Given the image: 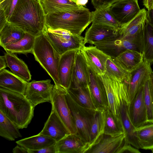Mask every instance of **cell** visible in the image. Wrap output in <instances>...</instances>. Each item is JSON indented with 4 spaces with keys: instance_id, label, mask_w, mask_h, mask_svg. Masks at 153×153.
<instances>
[{
    "instance_id": "44",
    "label": "cell",
    "mask_w": 153,
    "mask_h": 153,
    "mask_svg": "<svg viewBox=\"0 0 153 153\" xmlns=\"http://www.w3.org/2000/svg\"><path fill=\"white\" fill-rule=\"evenodd\" d=\"M146 22L153 28V5L150 10L147 11Z\"/></svg>"
},
{
    "instance_id": "39",
    "label": "cell",
    "mask_w": 153,
    "mask_h": 153,
    "mask_svg": "<svg viewBox=\"0 0 153 153\" xmlns=\"http://www.w3.org/2000/svg\"><path fill=\"white\" fill-rule=\"evenodd\" d=\"M18 0H0V9L4 11L6 18L9 20Z\"/></svg>"
},
{
    "instance_id": "34",
    "label": "cell",
    "mask_w": 153,
    "mask_h": 153,
    "mask_svg": "<svg viewBox=\"0 0 153 153\" xmlns=\"http://www.w3.org/2000/svg\"><path fill=\"white\" fill-rule=\"evenodd\" d=\"M19 128L0 110V136L10 141L22 137Z\"/></svg>"
},
{
    "instance_id": "41",
    "label": "cell",
    "mask_w": 153,
    "mask_h": 153,
    "mask_svg": "<svg viewBox=\"0 0 153 153\" xmlns=\"http://www.w3.org/2000/svg\"><path fill=\"white\" fill-rule=\"evenodd\" d=\"M130 144L125 142L117 153H140L138 149L134 148Z\"/></svg>"
},
{
    "instance_id": "2",
    "label": "cell",
    "mask_w": 153,
    "mask_h": 153,
    "mask_svg": "<svg viewBox=\"0 0 153 153\" xmlns=\"http://www.w3.org/2000/svg\"><path fill=\"white\" fill-rule=\"evenodd\" d=\"M34 109L24 94L0 87V110L19 129L27 128L34 116Z\"/></svg>"
},
{
    "instance_id": "36",
    "label": "cell",
    "mask_w": 153,
    "mask_h": 153,
    "mask_svg": "<svg viewBox=\"0 0 153 153\" xmlns=\"http://www.w3.org/2000/svg\"><path fill=\"white\" fill-rule=\"evenodd\" d=\"M142 53L144 61L151 65L153 63V28L146 22L143 35Z\"/></svg>"
},
{
    "instance_id": "6",
    "label": "cell",
    "mask_w": 153,
    "mask_h": 153,
    "mask_svg": "<svg viewBox=\"0 0 153 153\" xmlns=\"http://www.w3.org/2000/svg\"><path fill=\"white\" fill-rule=\"evenodd\" d=\"M65 96L75 122L77 134L88 144L91 128L96 110L85 108L78 105L72 98L68 90Z\"/></svg>"
},
{
    "instance_id": "26",
    "label": "cell",
    "mask_w": 153,
    "mask_h": 153,
    "mask_svg": "<svg viewBox=\"0 0 153 153\" xmlns=\"http://www.w3.org/2000/svg\"><path fill=\"white\" fill-rule=\"evenodd\" d=\"M68 92L74 101L80 106L97 110L89 86L76 88L71 87L68 90Z\"/></svg>"
},
{
    "instance_id": "48",
    "label": "cell",
    "mask_w": 153,
    "mask_h": 153,
    "mask_svg": "<svg viewBox=\"0 0 153 153\" xmlns=\"http://www.w3.org/2000/svg\"><path fill=\"white\" fill-rule=\"evenodd\" d=\"M88 1V0H76V3L78 5L85 6Z\"/></svg>"
},
{
    "instance_id": "12",
    "label": "cell",
    "mask_w": 153,
    "mask_h": 153,
    "mask_svg": "<svg viewBox=\"0 0 153 153\" xmlns=\"http://www.w3.org/2000/svg\"><path fill=\"white\" fill-rule=\"evenodd\" d=\"M99 76L106 91L108 108L115 116L121 118L119 112L120 95L122 81L105 74Z\"/></svg>"
},
{
    "instance_id": "28",
    "label": "cell",
    "mask_w": 153,
    "mask_h": 153,
    "mask_svg": "<svg viewBox=\"0 0 153 153\" xmlns=\"http://www.w3.org/2000/svg\"><path fill=\"white\" fill-rule=\"evenodd\" d=\"M46 15L82 7L72 0H40Z\"/></svg>"
},
{
    "instance_id": "16",
    "label": "cell",
    "mask_w": 153,
    "mask_h": 153,
    "mask_svg": "<svg viewBox=\"0 0 153 153\" xmlns=\"http://www.w3.org/2000/svg\"><path fill=\"white\" fill-rule=\"evenodd\" d=\"M56 153H86L88 143L76 134H69L56 142Z\"/></svg>"
},
{
    "instance_id": "22",
    "label": "cell",
    "mask_w": 153,
    "mask_h": 153,
    "mask_svg": "<svg viewBox=\"0 0 153 153\" xmlns=\"http://www.w3.org/2000/svg\"><path fill=\"white\" fill-rule=\"evenodd\" d=\"M147 11L145 8L140 9L132 20L121 26L118 29V34L123 38H126L143 33L146 22Z\"/></svg>"
},
{
    "instance_id": "15",
    "label": "cell",
    "mask_w": 153,
    "mask_h": 153,
    "mask_svg": "<svg viewBox=\"0 0 153 153\" xmlns=\"http://www.w3.org/2000/svg\"><path fill=\"white\" fill-rule=\"evenodd\" d=\"M143 86L139 90L128 106L130 120L135 128L147 123V114Z\"/></svg>"
},
{
    "instance_id": "3",
    "label": "cell",
    "mask_w": 153,
    "mask_h": 153,
    "mask_svg": "<svg viewBox=\"0 0 153 153\" xmlns=\"http://www.w3.org/2000/svg\"><path fill=\"white\" fill-rule=\"evenodd\" d=\"M92 22L91 13L83 6L46 16V26L51 29H61L81 35Z\"/></svg>"
},
{
    "instance_id": "30",
    "label": "cell",
    "mask_w": 153,
    "mask_h": 153,
    "mask_svg": "<svg viewBox=\"0 0 153 153\" xmlns=\"http://www.w3.org/2000/svg\"><path fill=\"white\" fill-rule=\"evenodd\" d=\"M35 37L25 33L24 37L16 42L2 47L6 52L12 53L27 54L32 53Z\"/></svg>"
},
{
    "instance_id": "23",
    "label": "cell",
    "mask_w": 153,
    "mask_h": 153,
    "mask_svg": "<svg viewBox=\"0 0 153 153\" xmlns=\"http://www.w3.org/2000/svg\"><path fill=\"white\" fill-rule=\"evenodd\" d=\"M28 82L5 69L0 70V87L24 95Z\"/></svg>"
},
{
    "instance_id": "45",
    "label": "cell",
    "mask_w": 153,
    "mask_h": 153,
    "mask_svg": "<svg viewBox=\"0 0 153 153\" xmlns=\"http://www.w3.org/2000/svg\"><path fill=\"white\" fill-rule=\"evenodd\" d=\"M12 152L13 153H28V150L18 145L13 149Z\"/></svg>"
},
{
    "instance_id": "10",
    "label": "cell",
    "mask_w": 153,
    "mask_h": 153,
    "mask_svg": "<svg viewBox=\"0 0 153 153\" xmlns=\"http://www.w3.org/2000/svg\"><path fill=\"white\" fill-rule=\"evenodd\" d=\"M140 10L138 0H119L110 7L111 13L121 26L132 20Z\"/></svg>"
},
{
    "instance_id": "11",
    "label": "cell",
    "mask_w": 153,
    "mask_h": 153,
    "mask_svg": "<svg viewBox=\"0 0 153 153\" xmlns=\"http://www.w3.org/2000/svg\"><path fill=\"white\" fill-rule=\"evenodd\" d=\"M151 65L144 61L140 66L131 73L130 79L126 83L129 104L153 73Z\"/></svg>"
},
{
    "instance_id": "25",
    "label": "cell",
    "mask_w": 153,
    "mask_h": 153,
    "mask_svg": "<svg viewBox=\"0 0 153 153\" xmlns=\"http://www.w3.org/2000/svg\"><path fill=\"white\" fill-rule=\"evenodd\" d=\"M115 58L126 69L131 73L138 68L144 62L142 53L134 50H126Z\"/></svg>"
},
{
    "instance_id": "46",
    "label": "cell",
    "mask_w": 153,
    "mask_h": 153,
    "mask_svg": "<svg viewBox=\"0 0 153 153\" xmlns=\"http://www.w3.org/2000/svg\"><path fill=\"white\" fill-rule=\"evenodd\" d=\"M7 66L6 59L5 56H0V70L5 69Z\"/></svg>"
},
{
    "instance_id": "37",
    "label": "cell",
    "mask_w": 153,
    "mask_h": 153,
    "mask_svg": "<svg viewBox=\"0 0 153 153\" xmlns=\"http://www.w3.org/2000/svg\"><path fill=\"white\" fill-rule=\"evenodd\" d=\"M91 13L92 23L105 25L117 29L121 26L111 13L110 7L95 10Z\"/></svg>"
},
{
    "instance_id": "24",
    "label": "cell",
    "mask_w": 153,
    "mask_h": 153,
    "mask_svg": "<svg viewBox=\"0 0 153 153\" xmlns=\"http://www.w3.org/2000/svg\"><path fill=\"white\" fill-rule=\"evenodd\" d=\"M7 66L14 74L29 82L31 75L27 65L13 53L6 52L4 55Z\"/></svg>"
},
{
    "instance_id": "27",
    "label": "cell",
    "mask_w": 153,
    "mask_h": 153,
    "mask_svg": "<svg viewBox=\"0 0 153 153\" xmlns=\"http://www.w3.org/2000/svg\"><path fill=\"white\" fill-rule=\"evenodd\" d=\"M104 134L117 137L125 133L121 118L115 116L108 108L104 111Z\"/></svg>"
},
{
    "instance_id": "9",
    "label": "cell",
    "mask_w": 153,
    "mask_h": 153,
    "mask_svg": "<svg viewBox=\"0 0 153 153\" xmlns=\"http://www.w3.org/2000/svg\"><path fill=\"white\" fill-rule=\"evenodd\" d=\"M120 98V114L126 135L125 142L139 149L140 148L135 131V128L132 124L128 114L126 84L124 81L121 83Z\"/></svg>"
},
{
    "instance_id": "1",
    "label": "cell",
    "mask_w": 153,
    "mask_h": 153,
    "mask_svg": "<svg viewBox=\"0 0 153 153\" xmlns=\"http://www.w3.org/2000/svg\"><path fill=\"white\" fill-rule=\"evenodd\" d=\"M46 16L40 1L18 0L8 22L36 37L44 31Z\"/></svg>"
},
{
    "instance_id": "49",
    "label": "cell",
    "mask_w": 153,
    "mask_h": 153,
    "mask_svg": "<svg viewBox=\"0 0 153 153\" xmlns=\"http://www.w3.org/2000/svg\"><path fill=\"white\" fill-rule=\"evenodd\" d=\"M150 79L153 92V73L151 75Z\"/></svg>"
},
{
    "instance_id": "17",
    "label": "cell",
    "mask_w": 153,
    "mask_h": 153,
    "mask_svg": "<svg viewBox=\"0 0 153 153\" xmlns=\"http://www.w3.org/2000/svg\"><path fill=\"white\" fill-rule=\"evenodd\" d=\"M125 133L117 137L103 134L86 153H117L124 143Z\"/></svg>"
},
{
    "instance_id": "35",
    "label": "cell",
    "mask_w": 153,
    "mask_h": 153,
    "mask_svg": "<svg viewBox=\"0 0 153 153\" xmlns=\"http://www.w3.org/2000/svg\"><path fill=\"white\" fill-rule=\"evenodd\" d=\"M105 74L126 83L128 82L131 76V73L126 69L115 58L111 57L107 60Z\"/></svg>"
},
{
    "instance_id": "42",
    "label": "cell",
    "mask_w": 153,
    "mask_h": 153,
    "mask_svg": "<svg viewBox=\"0 0 153 153\" xmlns=\"http://www.w3.org/2000/svg\"><path fill=\"white\" fill-rule=\"evenodd\" d=\"M56 143L36 150H28V153H56Z\"/></svg>"
},
{
    "instance_id": "29",
    "label": "cell",
    "mask_w": 153,
    "mask_h": 153,
    "mask_svg": "<svg viewBox=\"0 0 153 153\" xmlns=\"http://www.w3.org/2000/svg\"><path fill=\"white\" fill-rule=\"evenodd\" d=\"M56 141L49 137L39 134L25 138L16 142L17 144L28 150H36L56 143Z\"/></svg>"
},
{
    "instance_id": "33",
    "label": "cell",
    "mask_w": 153,
    "mask_h": 153,
    "mask_svg": "<svg viewBox=\"0 0 153 153\" xmlns=\"http://www.w3.org/2000/svg\"><path fill=\"white\" fill-rule=\"evenodd\" d=\"M105 110H98L95 111L91 128L89 149L98 141L104 134Z\"/></svg>"
},
{
    "instance_id": "5",
    "label": "cell",
    "mask_w": 153,
    "mask_h": 153,
    "mask_svg": "<svg viewBox=\"0 0 153 153\" xmlns=\"http://www.w3.org/2000/svg\"><path fill=\"white\" fill-rule=\"evenodd\" d=\"M44 33L57 53L61 55L72 50H80L85 45L84 37L66 30L46 27Z\"/></svg>"
},
{
    "instance_id": "43",
    "label": "cell",
    "mask_w": 153,
    "mask_h": 153,
    "mask_svg": "<svg viewBox=\"0 0 153 153\" xmlns=\"http://www.w3.org/2000/svg\"><path fill=\"white\" fill-rule=\"evenodd\" d=\"M7 22L4 10L0 9V30L4 27Z\"/></svg>"
},
{
    "instance_id": "20",
    "label": "cell",
    "mask_w": 153,
    "mask_h": 153,
    "mask_svg": "<svg viewBox=\"0 0 153 153\" xmlns=\"http://www.w3.org/2000/svg\"><path fill=\"white\" fill-rule=\"evenodd\" d=\"M118 29L108 25L92 23L85 32L84 43L93 45L94 43L117 36Z\"/></svg>"
},
{
    "instance_id": "8",
    "label": "cell",
    "mask_w": 153,
    "mask_h": 153,
    "mask_svg": "<svg viewBox=\"0 0 153 153\" xmlns=\"http://www.w3.org/2000/svg\"><path fill=\"white\" fill-rule=\"evenodd\" d=\"M51 82L47 79L28 83L24 95L34 107L40 103L51 102L54 87Z\"/></svg>"
},
{
    "instance_id": "47",
    "label": "cell",
    "mask_w": 153,
    "mask_h": 153,
    "mask_svg": "<svg viewBox=\"0 0 153 153\" xmlns=\"http://www.w3.org/2000/svg\"><path fill=\"white\" fill-rule=\"evenodd\" d=\"M143 5L147 9V10H150L153 5V0H143Z\"/></svg>"
},
{
    "instance_id": "21",
    "label": "cell",
    "mask_w": 153,
    "mask_h": 153,
    "mask_svg": "<svg viewBox=\"0 0 153 153\" xmlns=\"http://www.w3.org/2000/svg\"><path fill=\"white\" fill-rule=\"evenodd\" d=\"M89 81L88 66L82 53L79 50L76 56L71 87H88Z\"/></svg>"
},
{
    "instance_id": "51",
    "label": "cell",
    "mask_w": 153,
    "mask_h": 153,
    "mask_svg": "<svg viewBox=\"0 0 153 153\" xmlns=\"http://www.w3.org/2000/svg\"><path fill=\"white\" fill-rule=\"evenodd\" d=\"M72 0V1H74V2H76V0Z\"/></svg>"
},
{
    "instance_id": "50",
    "label": "cell",
    "mask_w": 153,
    "mask_h": 153,
    "mask_svg": "<svg viewBox=\"0 0 153 153\" xmlns=\"http://www.w3.org/2000/svg\"><path fill=\"white\" fill-rule=\"evenodd\" d=\"M152 152L153 153V148L151 150Z\"/></svg>"
},
{
    "instance_id": "40",
    "label": "cell",
    "mask_w": 153,
    "mask_h": 153,
    "mask_svg": "<svg viewBox=\"0 0 153 153\" xmlns=\"http://www.w3.org/2000/svg\"><path fill=\"white\" fill-rule=\"evenodd\" d=\"M119 0H91L95 10L110 7Z\"/></svg>"
},
{
    "instance_id": "13",
    "label": "cell",
    "mask_w": 153,
    "mask_h": 153,
    "mask_svg": "<svg viewBox=\"0 0 153 153\" xmlns=\"http://www.w3.org/2000/svg\"><path fill=\"white\" fill-rule=\"evenodd\" d=\"M79 50H70L61 55L58 68L59 82L68 90L71 86L75 59Z\"/></svg>"
},
{
    "instance_id": "52",
    "label": "cell",
    "mask_w": 153,
    "mask_h": 153,
    "mask_svg": "<svg viewBox=\"0 0 153 153\" xmlns=\"http://www.w3.org/2000/svg\"><path fill=\"white\" fill-rule=\"evenodd\" d=\"M36 0L40 1V0Z\"/></svg>"
},
{
    "instance_id": "19",
    "label": "cell",
    "mask_w": 153,
    "mask_h": 153,
    "mask_svg": "<svg viewBox=\"0 0 153 153\" xmlns=\"http://www.w3.org/2000/svg\"><path fill=\"white\" fill-rule=\"evenodd\" d=\"M69 134L64 123L52 109L42 130L39 133L51 138L56 142Z\"/></svg>"
},
{
    "instance_id": "7",
    "label": "cell",
    "mask_w": 153,
    "mask_h": 153,
    "mask_svg": "<svg viewBox=\"0 0 153 153\" xmlns=\"http://www.w3.org/2000/svg\"><path fill=\"white\" fill-rule=\"evenodd\" d=\"M68 90L60 85L55 84L51 101L52 109L57 114L71 134H78L74 118L66 98Z\"/></svg>"
},
{
    "instance_id": "14",
    "label": "cell",
    "mask_w": 153,
    "mask_h": 153,
    "mask_svg": "<svg viewBox=\"0 0 153 153\" xmlns=\"http://www.w3.org/2000/svg\"><path fill=\"white\" fill-rule=\"evenodd\" d=\"M80 50L91 69L99 76L105 73L106 62L110 56L95 45L84 46Z\"/></svg>"
},
{
    "instance_id": "38",
    "label": "cell",
    "mask_w": 153,
    "mask_h": 153,
    "mask_svg": "<svg viewBox=\"0 0 153 153\" xmlns=\"http://www.w3.org/2000/svg\"><path fill=\"white\" fill-rule=\"evenodd\" d=\"M143 88L144 101L147 114V123H153V92L150 78L146 82Z\"/></svg>"
},
{
    "instance_id": "4",
    "label": "cell",
    "mask_w": 153,
    "mask_h": 153,
    "mask_svg": "<svg viewBox=\"0 0 153 153\" xmlns=\"http://www.w3.org/2000/svg\"><path fill=\"white\" fill-rule=\"evenodd\" d=\"M32 53L55 84L60 85L58 68L61 55L55 50L44 33L35 37Z\"/></svg>"
},
{
    "instance_id": "32",
    "label": "cell",
    "mask_w": 153,
    "mask_h": 153,
    "mask_svg": "<svg viewBox=\"0 0 153 153\" xmlns=\"http://www.w3.org/2000/svg\"><path fill=\"white\" fill-rule=\"evenodd\" d=\"M25 33L8 22L0 30V45L3 47L20 40Z\"/></svg>"
},
{
    "instance_id": "31",
    "label": "cell",
    "mask_w": 153,
    "mask_h": 153,
    "mask_svg": "<svg viewBox=\"0 0 153 153\" xmlns=\"http://www.w3.org/2000/svg\"><path fill=\"white\" fill-rule=\"evenodd\" d=\"M135 131L140 149L151 150L153 148V123L136 128Z\"/></svg>"
},
{
    "instance_id": "18",
    "label": "cell",
    "mask_w": 153,
    "mask_h": 153,
    "mask_svg": "<svg viewBox=\"0 0 153 153\" xmlns=\"http://www.w3.org/2000/svg\"><path fill=\"white\" fill-rule=\"evenodd\" d=\"M89 87L98 110L108 108V100L105 89L100 76L88 67Z\"/></svg>"
}]
</instances>
